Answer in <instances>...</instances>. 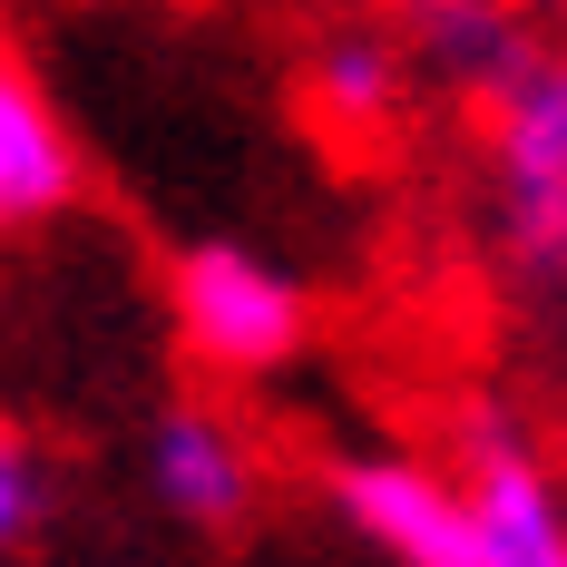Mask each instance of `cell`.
Returning <instances> with one entry per match:
<instances>
[{
	"mask_svg": "<svg viewBox=\"0 0 567 567\" xmlns=\"http://www.w3.org/2000/svg\"><path fill=\"white\" fill-rule=\"evenodd\" d=\"M489 157V255L509 293L567 303V40H538L518 79L480 99Z\"/></svg>",
	"mask_w": 567,
	"mask_h": 567,
	"instance_id": "cell-1",
	"label": "cell"
},
{
	"mask_svg": "<svg viewBox=\"0 0 567 567\" xmlns=\"http://www.w3.org/2000/svg\"><path fill=\"white\" fill-rule=\"evenodd\" d=\"M167 313H176V342L206 372H226V382L284 372L303 352V333H313L303 284L284 275L275 255H255V245H186L167 275Z\"/></svg>",
	"mask_w": 567,
	"mask_h": 567,
	"instance_id": "cell-2",
	"label": "cell"
},
{
	"mask_svg": "<svg viewBox=\"0 0 567 567\" xmlns=\"http://www.w3.org/2000/svg\"><path fill=\"white\" fill-rule=\"evenodd\" d=\"M460 499H470V528L489 567H567V480L558 460L528 441V421L480 401L460 411V460H451Z\"/></svg>",
	"mask_w": 567,
	"mask_h": 567,
	"instance_id": "cell-3",
	"label": "cell"
},
{
	"mask_svg": "<svg viewBox=\"0 0 567 567\" xmlns=\"http://www.w3.org/2000/svg\"><path fill=\"white\" fill-rule=\"evenodd\" d=\"M333 499H342V518H352L392 567H489L480 528H470V499H460V480H451V470H431V460H411V451L342 460V470H333Z\"/></svg>",
	"mask_w": 567,
	"mask_h": 567,
	"instance_id": "cell-4",
	"label": "cell"
},
{
	"mask_svg": "<svg viewBox=\"0 0 567 567\" xmlns=\"http://www.w3.org/2000/svg\"><path fill=\"white\" fill-rule=\"evenodd\" d=\"M147 480H157V499L176 518L235 528V518L255 509V441L235 431L226 411L176 401V411H157V431H147Z\"/></svg>",
	"mask_w": 567,
	"mask_h": 567,
	"instance_id": "cell-5",
	"label": "cell"
},
{
	"mask_svg": "<svg viewBox=\"0 0 567 567\" xmlns=\"http://www.w3.org/2000/svg\"><path fill=\"white\" fill-rule=\"evenodd\" d=\"M79 137H69V117L59 99L20 69V59H0V235L10 226H50L59 206L79 196Z\"/></svg>",
	"mask_w": 567,
	"mask_h": 567,
	"instance_id": "cell-6",
	"label": "cell"
},
{
	"mask_svg": "<svg viewBox=\"0 0 567 567\" xmlns=\"http://www.w3.org/2000/svg\"><path fill=\"white\" fill-rule=\"evenodd\" d=\"M538 40L548 30H528L509 0H411V20H401L411 79H441L460 99H489L499 79H518Z\"/></svg>",
	"mask_w": 567,
	"mask_h": 567,
	"instance_id": "cell-7",
	"label": "cell"
},
{
	"mask_svg": "<svg viewBox=\"0 0 567 567\" xmlns=\"http://www.w3.org/2000/svg\"><path fill=\"white\" fill-rule=\"evenodd\" d=\"M313 109L333 117L342 137H382V127H401V109H411V59H401L392 30H333L323 50H313Z\"/></svg>",
	"mask_w": 567,
	"mask_h": 567,
	"instance_id": "cell-8",
	"label": "cell"
},
{
	"mask_svg": "<svg viewBox=\"0 0 567 567\" xmlns=\"http://www.w3.org/2000/svg\"><path fill=\"white\" fill-rule=\"evenodd\" d=\"M30 518H40V470H30V451L0 431V548H20Z\"/></svg>",
	"mask_w": 567,
	"mask_h": 567,
	"instance_id": "cell-9",
	"label": "cell"
}]
</instances>
